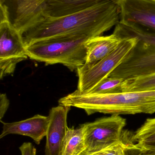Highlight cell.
I'll list each match as a JSON object with an SVG mask.
<instances>
[{
    "label": "cell",
    "mask_w": 155,
    "mask_h": 155,
    "mask_svg": "<svg viewBox=\"0 0 155 155\" xmlns=\"http://www.w3.org/2000/svg\"><path fill=\"white\" fill-rule=\"evenodd\" d=\"M120 21V7L113 0H106L73 14L43 20L22 34L25 46L60 36H101Z\"/></svg>",
    "instance_id": "6da1fadb"
},
{
    "label": "cell",
    "mask_w": 155,
    "mask_h": 155,
    "mask_svg": "<svg viewBox=\"0 0 155 155\" xmlns=\"http://www.w3.org/2000/svg\"><path fill=\"white\" fill-rule=\"evenodd\" d=\"M59 105L84 109L88 115L155 113V90L113 94H83L77 90L58 101Z\"/></svg>",
    "instance_id": "7a4b0ae2"
},
{
    "label": "cell",
    "mask_w": 155,
    "mask_h": 155,
    "mask_svg": "<svg viewBox=\"0 0 155 155\" xmlns=\"http://www.w3.org/2000/svg\"><path fill=\"white\" fill-rule=\"evenodd\" d=\"M89 39L84 35H68L39 41L26 46L27 55L45 65L59 64L76 71L86 63Z\"/></svg>",
    "instance_id": "3957f363"
},
{
    "label": "cell",
    "mask_w": 155,
    "mask_h": 155,
    "mask_svg": "<svg viewBox=\"0 0 155 155\" xmlns=\"http://www.w3.org/2000/svg\"><path fill=\"white\" fill-rule=\"evenodd\" d=\"M113 33L120 39L137 38L134 47L109 77L126 79L155 73V35L129 27L119 22Z\"/></svg>",
    "instance_id": "277c9868"
},
{
    "label": "cell",
    "mask_w": 155,
    "mask_h": 155,
    "mask_svg": "<svg viewBox=\"0 0 155 155\" xmlns=\"http://www.w3.org/2000/svg\"><path fill=\"white\" fill-rule=\"evenodd\" d=\"M82 125L85 132L86 149L80 155H88L120 142L126 119L112 115Z\"/></svg>",
    "instance_id": "5b68a950"
},
{
    "label": "cell",
    "mask_w": 155,
    "mask_h": 155,
    "mask_svg": "<svg viewBox=\"0 0 155 155\" xmlns=\"http://www.w3.org/2000/svg\"><path fill=\"white\" fill-rule=\"evenodd\" d=\"M137 41L135 37L123 39L113 51L95 65L85 71L77 70V91L81 94H88L103 79L109 77L123 62Z\"/></svg>",
    "instance_id": "8992f818"
},
{
    "label": "cell",
    "mask_w": 155,
    "mask_h": 155,
    "mask_svg": "<svg viewBox=\"0 0 155 155\" xmlns=\"http://www.w3.org/2000/svg\"><path fill=\"white\" fill-rule=\"evenodd\" d=\"M0 78L14 73L16 65L28 58L22 35L11 20L0 21Z\"/></svg>",
    "instance_id": "52a82bcc"
},
{
    "label": "cell",
    "mask_w": 155,
    "mask_h": 155,
    "mask_svg": "<svg viewBox=\"0 0 155 155\" xmlns=\"http://www.w3.org/2000/svg\"><path fill=\"white\" fill-rule=\"evenodd\" d=\"M120 10V22L155 35L154 0H114Z\"/></svg>",
    "instance_id": "ba28073f"
},
{
    "label": "cell",
    "mask_w": 155,
    "mask_h": 155,
    "mask_svg": "<svg viewBox=\"0 0 155 155\" xmlns=\"http://www.w3.org/2000/svg\"><path fill=\"white\" fill-rule=\"evenodd\" d=\"M106 0H45L35 15L32 27L47 19L73 14Z\"/></svg>",
    "instance_id": "9c48e42d"
},
{
    "label": "cell",
    "mask_w": 155,
    "mask_h": 155,
    "mask_svg": "<svg viewBox=\"0 0 155 155\" xmlns=\"http://www.w3.org/2000/svg\"><path fill=\"white\" fill-rule=\"evenodd\" d=\"M70 107L59 105L51 109L47 129L45 155H61L68 127L67 117Z\"/></svg>",
    "instance_id": "30bf717a"
},
{
    "label": "cell",
    "mask_w": 155,
    "mask_h": 155,
    "mask_svg": "<svg viewBox=\"0 0 155 155\" xmlns=\"http://www.w3.org/2000/svg\"><path fill=\"white\" fill-rule=\"evenodd\" d=\"M50 122L49 116L36 114L25 120L13 123L2 124V131L0 138L9 134H17L29 137L35 143L39 145L44 137L46 136Z\"/></svg>",
    "instance_id": "8fae6325"
},
{
    "label": "cell",
    "mask_w": 155,
    "mask_h": 155,
    "mask_svg": "<svg viewBox=\"0 0 155 155\" xmlns=\"http://www.w3.org/2000/svg\"><path fill=\"white\" fill-rule=\"evenodd\" d=\"M114 34L107 36H98L90 38L86 42V61L78 70L90 69L113 51L122 41Z\"/></svg>",
    "instance_id": "7c38bea8"
},
{
    "label": "cell",
    "mask_w": 155,
    "mask_h": 155,
    "mask_svg": "<svg viewBox=\"0 0 155 155\" xmlns=\"http://www.w3.org/2000/svg\"><path fill=\"white\" fill-rule=\"evenodd\" d=\"M85 149V132L83 125L76 128L68 127L61 155H80Z\"/></svg>",
    "instance_id": "4fadbf2b"
},
{
    "label": "cell",
    "mask_w": 155,
    "mask_h": 155,
    "mask_svg": "<svg viewBox=\"0 0 155 155\" xmlns=\"http://www.w3.org/2000/svg\"><path fill=\"white\" fill-rule=\"evenodd\" d=\"M121 88L123 92L155 90V73L125 79Z\"/></svg>",
    "instance_id": "5bb4252c"
},
{
    "label": "cell",
    "mask_w": 155,
    "mask_h": 155,
    "mask_svg": "<svg viewBox=\"0 0 155 155\" xmlns=\"http://www.w3.org/2000/svg\"><path fill=\"white\" fill-rule=\"evenodd\" d=\"M125 79L119 78H106L87 94H113L122 92V83Z\"/></svg>",
    "instance_id": "9a60e30c"
},
{
    "label": "cell",
    "mask_w": 155,
    "mask_h": 155,
    "mask_svg": "<svg viewBox=\"0 0 155 155\" xmlns=\"http://www.w3.org/2000/svg\"><path fill=\"white\" fill-rule=\"evenodd\" d=\"M155 133V118H148L133 135V139L138 141Z\"/></svg>",
    "instance_id": "2e32d148"
},
{
    "label": "cell",
    "mask_w": 155,
    "mask_h": 155,
    "mask_svg": "<svg viewBox=\"0 0 155 155\" xmlns=\"http://www.w3.org/2000/svg\"><path fill=\"white\" fill-rule=\"evenodd\" d=\"M127 142L122 139L120 142L96 153L88 155H122L123 149Z\"/></svg>",
    "instance_id": "e0dca14e"
},
{
    "label": "cell",
    "mask_w": 155,
    "mask_h": 155,
    "mask_svg": "<svg viewBox=\"0 0 155 155\" xmlns=\"http://www.w3.org/2000/svg\"><path fill=\"white\" fill-rule=\"evenodd\" d=\"M136 144L143 149L155 151V133L137 141Z\"/></svg>",
    "instance_id": "ac0fdd59"
},
{
    "label": "cell",
    "mask_w": 155,
    "mask_h": 155,
    "mask_svg": "<svg viewBox=\"0 0 155 155\" xmlns=\"http://www.w3.org/2000/svg\"><path fill=\"white\" fill-rule=\"evenodd\" d=\"M142 152V148L131 142H128L123 149L122 155H141Z\"/></svg>",
    "instance_id": "d6986e66"
},
{
    "label": "cell",
    "mask_w": 155,
    "mask_h": 155,
    "mask_svg": "<svg viewBox=\"0 0 155 155\" xmlns=\"http://www.w3.org/2000/svg\"><path fill=\"white\" fill-rule=\"evenodd\" d=\"M10 101L5 94L0 95V120H2L9 108Z\"/></svg>",
    "instance_id": "ffe728a7"
},
{
    "label": "cell",
    "mask_w": 155,
    "mask_h": 155,
    "mask_svg": "<svg viewBox=\"0 0 155 155\" xmlns=\"http://www.w3.org/2000/svg\"><path fill=\"white\" fill-rule=\"evenodd\" d=\"M22 155H36V150L31 143H24L19 147Z\"/></svg>",
    "instance_id": "44dd1931"
},
{
    "label": "cell",
    "mask_w": 155,
    "mask_h": 155,
    "mask_svg": "<svg viewBox=\"0 0 155 155\" xmlns=\"http://www.w3.org/2000/svg\"><path fill=\"white\" fill-rule=\"evenodd\" d=\"M141 155H155V151L142 148Z\"/></svg>",
    "instance_id": "7402d4cb"
},
{
    "label": "cell",
    "mask_w": 155,
    "mask_h": 155,
    "mask_svg": "<svg viewBox=\"0 0 155 155\" xmlns=\"http://www.w3.org/2000/svg\"><path fill=\"white\" fill-rule=\"evenodd\" d=\"M113 1H114V0H113ZM154 1H155V0H154Z\"/></svg>",
    "instance_id": "603a6c76"
}]
</instances>
